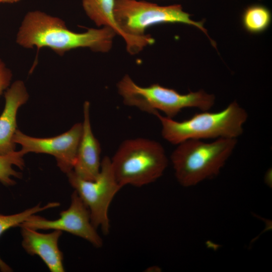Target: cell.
I'll list each match as a JSON object with an SVG mask.
<instances>
[{"instance_id": "1", "label": "cell", "mask_w": 272, "mask_h": 272, "mask_svg": "<svg viewBox=\"0 0 272 272\" xmlns=\"http://www.w3.org/2000/svg\"><path fill=\"white\" fill-rule=\"evenodd\" d=\"M116 34L111 28H89L85 32L69 30L59 18L40 11L27 13L19 29L17 43L26 48L34 46L51 49L59 55L78 48H88L92 51L105 53L112 47Z\"/></svg>"}, {"instance_id": "2", "label": "cell", "mask_w": 272, "mask_h": 272, "mask_svg": "<svg viewBox=\"0 0 272 272\" xmlns=\"http://www.w3.org/2000/svg\"><path fill=\"white\" fill-rule=\"evenodd\" d=\"M155 115L161 122L162 137L173 145L188 139H237L243 133L248 118L246 111L236 101L220 111H201L181 121L162 116L159 112Z\"/></svg>"}, {"instance_id": "3", "label": "cell", "mask_w": 272, "mask_h": 272, "mask_svg": "<svg viewBox=\"0 0 272 272\" xmlns=\"http://www.w3.org/2000/svg\"><path fill=\"white\" fill-rule=\"evenodd\" d=\"M237 144V139L219 138L210 143L188 139L177 145L170 160L177 181L191 187L217 176Z\"/></svg>"}, {"instance_id": "4", "label": "cell", "mask_w": 272, "mask_h": 272, "mask_svg": "<svg viewBox=\"0 0 272 272\" xmlns=\"http://www.w3.org/2000/svg\"><path fill=\"white\" fill-rule=\"evenodd\" d=\"M116 86L125 105L137 107L154 115L161 111L165 116L170 118H174L186 108L209 111L214 105L216 100L214 94L203 90L181 94L158 84L142 87L136 84L128 75H124Z\"/></svg>"}, {"instance_id": "5", "label": "cell", "mask_w": 272, "mask_h": 272, "mask_svg": "<svg viewBox=\"0 0 272 272\" xmlns=\"http://www.w3.org/2000/svg\"><path fill=\"white\" fill-rule=\"evenodd\" d=\"M110 160L115 177L122 187H141L156 181L168 163L161 144L142 138L124 141Z\"/></svg>"}, {"instance_id": "6", "label": "cell", "mask_w": 272, "mask_h": 272, "mask_svg": "<svg viewBox=\"0 0 272 272\" xmlns=\"http://www.w3.org/2000/svg\"><path fill=\"white\" fill-rule=\"evenodd\" d=\"M114 13L121 30L127 35L137 37L146 35V29L163 23H180L194 26L202 31L217 49L216 43L210 37L203 21H196L185 12L182 6H160L145 1L115 0Z\"/></svg>"}, {"instance_id": "7", "label": "cell", "mask_w": 272, "mask_h": 272, "mask_svg": "<svg viewBox=\"0 0 272 272\" xmlns=\"http://www.w3.org/2000/svg\"><path fill=\"white\" fill-rule=\"evenodd\" d=\"M66 174L71 186L88 208L92 225L96 229L100 227L104 234H108L109 208L122 188L114 175L110 158L105 156L102 159L99 173L93 180L81 179L73 170Z\"/></svg>"}, {"instance_id": "8", "label": "cell", "mask_w": 272, "mask_h": 272, "mask_svg": "<svg viewBox=\"0 0 272 272\" xmlns=\"http://www.w3.org/2000/svg\"><path fill=\"white\" fill-rule=\"evenodd\" d=\"M19 227H26L34 230H57L69 232L100 247L103 241L92 225L89 210L75 190L71 195L69 208L60 213V218L48 220L39 216L32 215Z\"/></svg>"}, {"instance_id": "9", "label": "cell", "mask_w": 272, "mask_h": 272, "mask_svg": "<svg viewBox=\"0 0 272 272\" xmlns=\"http://www.w3.org/2000/svg\"><path fill=\"white\" fill-rule=\"evenodd\" d=\"M82 133V123H78L63 133L47 138L30 137L17 129L13 140L22 146L24 155L32 152L52 155L61 171L67 174L73 170Z\"/></svg>"}, {"instance_id": "10", "label": "cell", "mask_w": 272, "mask_h": 272, "mask_svg": "<svg viewBox=\"0 0 272 272\" xmlns=\"http://www.w3.org/2000/svg\"><path fill=\"white\" fill-rule=\"evenodd\" d=\"M115 1L82 0V6L87 16L97 26L109 27L123 39L129 54H137L147 46L153 44L155 40L150 35L131 37L121 30L114 16Z\"/></svg>"}, {"instance_id": "11", "label": "cell", "mask_w": 272, "mask_h": 272, "mask_svg": "<svg viewBox=\"0 0 272 272\" xmlns=\"http://www.w3.org/2000/svg\"><path fill=\"white\" fill-rule=\"evenodd\" d=\"M89 109L90 103L86 101L83 107L82 133L73 171L81 179L93 180L97 177L100 170L101 147L92 130Z\"/></svg>"}, {"instance_id": "12", "label": "cell", "mask_w": 272, "mask_h": 272, "mask_svg": "<svg viewBox=\"0 0 272 272\" xmlns=\"http://www.w3.org/2000/svg\"><path fill=\"white\" fill-rule=\"evenodd\" d=\"M22 245L29 254L37 255L51 272H63V253L58 241L62 231L54 230L49 233H41L26 227H21Z\"/></svg>"}, {"instance_id": "13", "label": "cell", "mask_w": 272, "mask_h": 272, "mask_svg": "<svg viewBox=\"0 0 272 272\" xmlns=\"http://www.w3.org/2000/svg\"><path fill=\"white\" fill-rule=\"evenodd\" d=\"M29 95L23 81H15L5 93V106L0 116V155L15 151L14 137L17 130L16 115L19 107L28 100Z\"/></svg>"}, {"instance_id": "14", "label": "cell", "mask_w": 272, "mask_h": 272, "mask_svg": "<svg viewBox=\"0 0 272 272\" xmlns=\"http://www.w3.org/2000/svg\"><path fill=\"white\" fill-rule=\"evenodd\" d=\"M271 21L270 10L265 6L253 4L246 8L242 15L244 29L251 34H258L265 31Z\"/></svg>"}, {"instance_id": "15", "label": "cell", "mask_w": 272, "mask_h": 272, "mask_svg": "<svg viewBox=\"0 0 272 272\" xmlns=\"http://www.w3.org/2000/svg\"><path fill=\"white\" fill-rule=\"evenodd\" d=\"M59 203L57 202H51L41 207L40 204L31 208L26 210L21 213L4 215L0 214V236L8 229L17 226L29 219L36 213L47 209L57 207ZM0 270L3 272L12 271V268L0 257Z\"/></svg>"}, {"instance_id": "16", "label": "cell", "mask_w": 272, "mask_h": 272, "mask_svg": "<svg viewBox=\"0 0 272 272\" xmlns=\"http://www.w3.org/2000/svg\"><path fill=\"white\" fill-rule=\"evenodd\" d=\"M23 156L20 150L6 155H0V182L3 185L8 186L14 185L16 182L11 177L21 178L22 177V173L14 170L12 165H15L22 169L25 165Z\"/></svg>"}, {"instance_id": "17", "label": "cell", "mask_w": 272, "mask_h": 272, "mask_svg": "<svg viewBox=\"0 0 272 272\" xmlns=\"http://www.w3.org/2000/svg\"><path fill=\"white\" fill-rule=\"evenodd\" d=\"M12 77L11 70L0 59V95L10 85Z\"/></svg>"}, {"instance_id": "18", "label": "cell", "mask_w": 272, "mask_h": 272, "mask_svg": "<svg viewBox=\"0 0 272 272\" xmlns=\"http://www.w3.org/2000/svg\"><path fill=\"white\" fill-rule=\"evenodd\" d=\"M21 0H0V3H15L19 2Z\"/></svg>"}]
</instances>
